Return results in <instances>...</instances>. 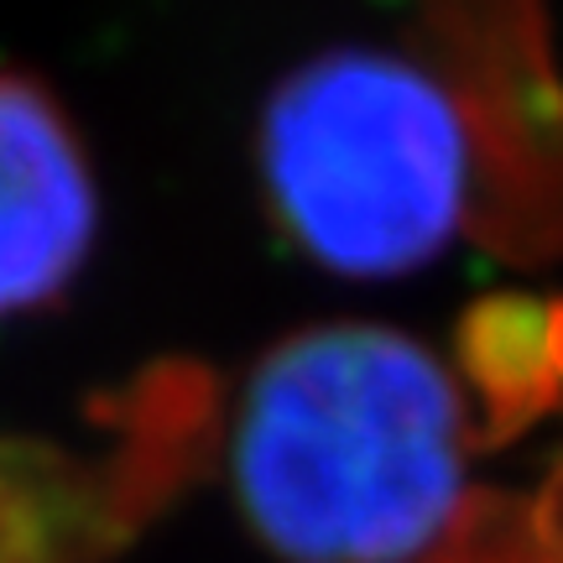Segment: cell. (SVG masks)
<instances>
[{
	"label": "cell",
	"instance_id": "277c9868",
	"mask_svg": "<svg viewBox=\"0 0 563 563\" xmlns=\"http://www.w3.org/2000/svg\"><path fill=\"white\" fill-rule=\"evenodd\" d=\"M464 376L481 391L490 439L517 433L563 402V298H485L460 334Z\"/></svg>",
	"mask_w": 563,
	"mask_h": 563
},
{
	"label": "cell",
	"instance_id": "3957f363",
	"mask_svg": "<svg viewBox=\"0 0 563 563\" xmlns=\"http://www.w3.org/2000/svg\"><path fill=\"white\" fill-rule=\"evenodd\" d=\"M95 224L100 194L74 121L42 84L0 74V319L58 298Z\"/></svg>",
	"mask_w": 563,
	"mask_h": 563
},
{
	"label": "cell",
	"instance_id": "6da1fadb",
	"mask_svg": "<svg viewBox=\"0 0 563 563\" xmlns=\"http://www.w3.org/2000/svg\"><path fill=\"white\" fill-rule=\"evenodd\" d=\"M454 376L386 323H319L272 344L235 407L230 481L287 563H412L464 511Z\"/></svg>",
	"mask_w": 563,
	"mask_h": 563
},
{
	"label": "cell",
	"instance_id": "7a4b0ae2",
	"mask_svg": "<svg viewBox=\"0 0 563 563\" xmlns=\"http://www.w3.org/2000/svg\"><path fill=\"white\" fill-rule=\"evenodd\" d=\"M262 178L302 256L340 277H402L464 224L475 125L402 53L329 47L266 100Z\"/></svg>",
	"mask_w": 563,
	"mask_h": 563
}]
</instances>
